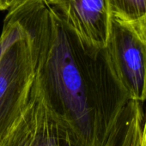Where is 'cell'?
<instances>
[{"label": "cell", "instance_id": "6da1fadb", "mask_svg": "<svg viewBox=\"0 0 146 146\" xmlns=\"http://www.w3.org/2000/svg\"><path fill=\"white\" fill-rule=\"evenodd\" d=\"M43 2L31 31L35 85L84 146H109L118 139L130 100L105 47L83 40Z\"/></svg>", "mask_w": 146, "mask_h": 146}, {"label": "cell", "instance_id": "7a4b0ae2", "mask_svg": "<svg viewBox=\"0 0 146 146\" xmlns=\"http://www.w3.org/2000/svg\"><path fill=\"white\" fill-rule=\"evenodd\" d=\"M42 0L9 11L4 26L9 34L0 58V143L24 111L34 86L32 26Z\"/></svg>", "mask_w": 146, "mask_h": 146}, {"label": "cell", "instance_id": "3957f363", "mask_svg": "<svg viewBox=\"0 0 146 146\" xmlns=\"http://www.w3.org/2000/svg\"><path fill=\"white\" fill-rule=\"evenodd\" d=\"M105 49L111 70L129 100L143 103L146 47L130 23L111 17Z\"/></svg>", "mask_w": 146, "mask_h": 146}, {"label": "cell", "instance_id": "277c9868", "mask_svg": "<svg viewBox=\"0 0 146 146\" xmlns=\"http://www.w3.org/2000/svg\"><path fill=\"white\" fill-rule=\"evenodd\" d=\"M0 146H84L44 102L35 85L18 120Z\"/></svg>", "mask_w": 146, "mask_h": 146}, {"label": "cell", "instance_id": "5b68a950", "mask_svg": "<svg viewBox=\"0 0 146 146\" xmlns=\"http://www.w3.org/2000/svg\"><path fill=\"white\" fill-rule=\"evenodd\" d=\"M51 11L87 42L105 47L109 36V0H44Z\"/></svg>", "mask_w": 146, "mask_h": 146}, {"label": "cell", "instance_id": "8992f818", "mask_svg": "<svg viewBox=\"0 0 146 146\" xmlns=\"http://www.w3.org/2000/svg\"><path fill=\"white\" fill-rule=\"evenodd\" d=\"M143 118V107L137 102L131 103L115 146H138Z\"/></svg>", "mask_w": 146, "mask_h": 146}, {"label": "cell", "instance_id": "52a82bcc", "mask_svg": "<svg viewBox=\"0 0 146 146\" xmlns=\"http://www.w3.org/2000/svg\"><path fill=\"white\" fill-rule=\"evenodd\" d=\"M111 17L131 23L146 16V0H109Z\"/></svg>", "mask_w": 146, "mask_h": 146}, {"label": "cell", "instance_id": "ba28073f", "mask_svg": "<svg viewBox=\"0 0 146 146\" xmlns=\"http://www.w3.org/2000/svg\"><path fill=\"white\" fill-rule=\"evenodd\" d=\"M130 25L131 26L132 29L134 30L141 42L146 47V16L136 22L131 23Z\"/></svg>", "mask_w": 146, "mask_h": 146}, {"label": "cell", "instance_id": "9c48e42d", "mask_svg": "<svg viewBox=\"0 0 146 146\" xmlns=\"http://www.w3.org/2000/svg\"><path fill=\"white\" fill-rule=\"evenodd\" d=\"M31 0H0V11H11Z\"/></svg>", "mask_w": 146, "mask_h": 146}, {"label": "cell", "instance_id": "30bf717a", "mask_svg": "<svg viewBox=\"0 0 146 146\" xmlns=\"http://www.w3.org/2000/svg\"><path fill=\"white\" fill-rule=\"evenodd\" d=\"M138 146H146V113H144L143 125H142V129L140 132Z\"/></svg>", "mask_w": 146, "mask_h": 146}, {"label": "cell", "instance_id": "8fae6325", "mask_svg": "<svg viewBox=\"0 0 146 146\" xmlns=\"http://www.w3.org/2000/svg\"><path fill=\"white\" fill-rule=\"evenodd\" d=\"M144 102H146V55H145V94H144Z\"/></svg>", "mask_w": 146, "mask_h": 146}, {"label": "cell", "instance_id": "7c38bea8", "mask_svg": "<svg viewBox=\"0 0 146 146\" xmlns=\"http://www.w3.org/2000/svg\"><path fill=\"white\" fill-rule=\"evenodd\" d=\"M117 140H118V139H117ZM116 143H117V141H116L115 143H112V144H111V145H109V146H115V145H116Z\"/></svg>", "mask_w": 146, "mask_h": 146}]
</instances>
